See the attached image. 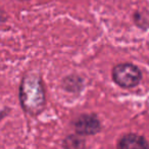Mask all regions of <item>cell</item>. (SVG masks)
<instances>
[{
  "label": "cell",
  "mask_w": 149,
  "mask_h": 149,
  "mask_svg": "<svg viewBox=\"0 0 149 149\" xmlns=\"http://www.w3.org/2000/svg\"><path fill=\"white\" fill-rule=\"evenodd\" d=\"M19 100L24 109L31 114H37L45 106V91L42 79L36 74L24 77L19 87Z\"/></svg>",
  "instance_id": "obj_1"
},
{
  "label": "cell",
  "mask_w": 149,
  "mask_h": 149,
  "mask_svg": "<svg viewBox=\"0 0 149 149\" xmlns=\"http://www.w3.org/2000/svg\"><path fill=\"white\" fill-rule=\"evenodd\" d=\"M141 72L132 63L118 64L112 70V79L123 88H132L137 86L141 81Z\"/></svg>",
  "instance_id": "obj_2"
},
{
  "label": "cell",
  "mask_w": 149,
  "mask_h": 149,
  "mask_svg": "<svg viewBox=\"0 0 149 149\" xmlns=\"http://www.w3.org/2000/svg\"><path fill=\"white\" fill-rule=\"evenodd\" d=\"M74 128L79 135H95L100 131L101 125L95 116L83 114L74 122Z\"/></svg>",
  "instance_id": "obj_3"
},
{
  "label": "cell",
  "mask_w": 149,
  "mask_h": 149,
  "mask_svg": "<svg viewBox=\"0 0 149 149\" xmlns=\"http://www.w3.org/2000/svg\"><path fill=\"white\" fill-rule=\"evenodd\" d=\"M118 147L120 148H148L149 144L142 136L136 134H128L120 138Z\"/></svg>",
  "instance_id": "obj_4"
},
{
  "label": "cell",
  "mask_w": 149,
  "mask_h": 149,
  "mask_svg": "<svg viewBox=\"0 0 149 149\" xmlns=\"http://www.w3.org/2000/svg\"><path fill=\"white\" fill-rule=\"evenodd\" d=\"M63 147L68 148H83L85 147V140L78 136H68L65 140L63 141Z\"/></svg>",
  "instance_id": "obj_5"
},
{
  "label": "cell",
  "mask_w": 149,
  "mask_h": 149,
  "mask_svg": "<svg viewBox=\"0 0 149 149\" xmlns=\"http://www.w3.org/2000/svg\"><path fill=\"white\" fill-rule=\"evenodd\" d=\"M19 1H26V0H19Z\"/></svg>",
  "instance_id": "obj_6"
}]
</instances>
